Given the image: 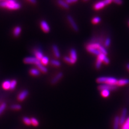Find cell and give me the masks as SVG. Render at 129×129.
Segmentation results:
<instances>
[{"label": "cell", "mask_w": 129, "mask_h": 129, "mask_svg": "<svg viewBox=\"0 0 129 129\" xmlns=\"http://www.w3.org/2000/svg\"><path fill=\"white\" fill-rule=\"evenodd\" d=\"M126 67H127V68L128 69V70L129 71V63H127L126 64Z\"/></svg>", "instance_id": "42"}, {"label": "cell", "mask_w": 129, "mask_h": 129, "mask_svg": "<svg viewBox=\"0 0 129 129\" xmlns=\"http://www.w3.org/2000/svg\"><path fill=\"white\" fill-rule=\"evenodd\" d=\"M30 74L34 76H37L40 74V71L38 69V68H32L29 71Z\"/></svg>", "instance_id": "16"}, {"label": "cell", "mask_w": 129, "mask_h": 129, "mask_svg": "<svg viewBox=\"0 0 129 129\" xmlns=\"http://www.w3.org/2000/svg\"><path fill=\"white\" fill-rule=\"evenodd\" d=\"M34 54L35 55V57L36 58H37L39 60H41L42 58L44 56L43 53L42 52V50L37 49V50H35L34 51Z\"/></svg>", "instance_id": "13"}, {"label": "cell", "mask_w": 129, "mask_h": 129, "mask_svg": "<svg viewBox=\"0 0 129 129\" xmlns=\"http://www.w3.org/2000/svg\"><path fill=\"white\" fill-rule=\"evenodd\" d=\"M96 82L98 83H105L110 84H115L117 85L118 80L114 77H105V76H102L99 77L96 79Z\"/></svg>", "instance_id": "2"}, {"label": "cell", "mask_w": 129, "mask_h": 129, "mask_svg": "<svg viewBox=\"0 0 129 129\" xmlns=\"http://www.w3.org/2000/svg\"><path fill=\"white\" fill-rule=\"evenodd\" d=\"M111 44V39L110 37H108L106 40H105L104 43V45L105 47H109Z\"/></svg>", "instance_id": "34"}, {"label": "cell", "mask_w": 129, "mask_h": 129, "mask_svg": "<svg viewBox=\"0 0 129 129\" xmlns=\"http://www.w3.org/2000/svg\"><path fill=\"white\" fill-rule=\"evenodd\" d=\"M129 83V80L128 79H121L119 80H118L117 83V85L118 86H122L124 85H126V84Z\"/></svg>", "instance_id": "21"}, {"label": "cell", "mask_w": 129, "mask_h": 129, "mask_svg": "<svg viewBox=\"0 0 129 129\" xmlns=\"http://www.w3.org/2000/svg\"><path fill=\"white\" fill-rule=\"evenodd\" d=\"M112 2H114L115 3L117 4L118 5H122L123 3V0H112Z\"/></svg>", "instance_id": "36"}, {"label": "cell", "mask_w": 129, "mask_h": 129, "mask_svg": "<svg viewBox=\"0 0 129 129\" xmlns=\"http://www.w3.org/2000/svg\"><path fill=\"white\" fill-rule=\"evenodd\" d=\"M103 62H104V63H105L106 64H109V63H110V60H109V58L107 57V56H106V57L104 58V59Z\"/></svg>", "instance_id": "40"}, {"label": "cell", "mask_w": 129, "mask_h": 129, "mask_svg": "<svg viewBox=\"0 0 129 129\" xmlns=\"http://www.w3.org/2000/svg\"><path fill=\"white\" fill-rule=\"evenodd\" d=\"M36 66H37V67H38V69L40 72L44 73H47L48 72L47 68L45 67V66H44V65H43V64H42L41 62L39 63Z\"/></svg>", "instance_id": "19"}, {"label": "cell", "mask_w": 129, "mask_h": 129, "mask_svg": "<svg viewBox=\"0 0 129 129\" xmlns=\"http://www.w3.org/2000/svg\"><path fill=\"white\" fill-rule=\"evenodd\" d=\"M6 1V0H0V1Z\"/></svg>", "instance_id": "43"}, {"label": "cell", "mask_w": 129, "mask_h": 129, "mask_svg": "<svg viewBox=\"0 0 129 129\" xmlns=\"http://www.w3.org/2000/svg\"><path fill=\"white\" fill-rule=\"evenodd\" d=\"M31 124L35 126H37L39 123L38 120L34 117H32L31 118Z\"/></svg>", "instance_id": "32"}, {"label": "cell", "mask_w": 129, "mask_h": 129, "mask_svg": "<svg viewBox=\"0 0 129 129\" xmlns=\"http://www.w3.org/2000/svg\"><path fill=\"white\" fill-rule=\"evenodd\" d=\"M40 24L42 30L44 32H45V33H48V32H49L50 31V27L46 21H44V20H43V21L40 22Z\"/></svg>", "instance_id": "7"}, {"label": "cell", "mask_w": 129, "mask_h": 129, "mask_svg": "<svg viewBox=\"0 0 129 129\" xmlns=\"http://www.w3.org/2000/svg\"><path fill=\"white\" fill-rule=\"evenodd\" d=\"M63 76V73L62 72H60L59 73L56 75L55 77L51 80V83L52 84H55L57 83L61 79Z\"/></svg>", "instance_id": "10"}, {"label": "cell", "mask_w": 129, "mask_h": 129, "mask_svg": "<svg viewBox=\"0 0 129 129\" xmlns=\"http://www.w3.org/2000/svg\"><path fill=\"white\" fill-rule=\"evenodd\" d=\"M101 18L100 17H99V16H96V17H95L92 19L91 22L93 24H96L99 23L101 22Z\"/></svg>", "instance_id": "33"}, {"label": "cell", "mask_w": 129, "mask_h": 129, "mask_svg": "<svg viewBox=\"0 0 129 129\" xmlns=\"http://www.w3.org/2000/svg\"><path fill=\"white\" fill-rule=\"evenodd\" d=\"M23 62L25 64H34L37 65L40 62V60L34 56H27L24 59Z\"/></svg>", "instance_id": "4"}, {"label": "cell", "mask_w": 129, "mask_h": 129, "mask_svg": "<svg viewBox=\"0 0 129 129\" xmlns=\"http://www.w3.org/2000/svg\"><path fill=\"white\" fill-rule=\"evenodd\" d=\"M126 114H127V109L126 108H124L122 110V114H121V116L120 117V125H123L125 121Z\"/></svg>", "instance_id": "9"}, {"label": "cell", "mask_w": 129, "mask_h": 129, "mask_svg": "<svg viewBox=\"0 0 129 129\" xmlns=\"http://www.w3.org/2000/svg\"><path fill=\"white\" fill-rule=\"evenodd\" d=\"M7 108V104L5 102L2 103L1 105H0V116H1L3 112L6 110Z\"/></svg>", "instance_id": "27"}, {"label": "cell", "mask_w": 129, "mask_h": 129, "mask_svg": "<svg viewBox=\"0 0 129 129\" xmlns=\"http://www.w3.org/2000/svg\"><path fill=\"white\" fill-rule=\"evenodd\" d=\"M106 6H107V5L106 2H105L104 0H103V1H100L98 3H95L94 5V9L96 10H101Z\"/></svg>", "instance_id": "8"}, {"label": "cell", "mask_w": 129, "mask_h": 129, "mask_svg": "<svg viewBox=\"0 0 129 129\" xmlns=\"http://www.w3.org/2000/svg\"><path fill=\"white\" fill-rule=\"evenodd\" d=\"M101 95L104 98H108L110 95V90L104 89L101 91Z\"/></svg>", "instance_id": "26"}, {"label": "cell", "mask_w": 129, "mask_h": 129, "mask_svg": "<svg viewBox=\"0 0 129 129\" xmlns=\"http://www.w3.org/2000/svg\"><path fill=\"white\" fill-rule=\"evenodd\" d=\"M22 32V28L21 26H16L13 31V35L14 37H17L20 35Z\"/></svg>", "instance_id": "15"}, {"label": "cell", "mask_w": 129, "mask_h": 129, "mask_svg": "<svg viewBox=\"0 0 129 129\" xmlns=\"http://www.w3.org/2000/svg\"><path fill=\"white\" fill-rule=\"evenodd\" d=\"M23 122H24V123L26 125H30L31 124V119L27 117H24L23 118Z\"/></svg>", "instance_id": "25"}, {"label": "cell", "mask_w": 129, "mask_h": 129, "mask_svg": "<svg viewBox=\"0 0 129 129\" xmlns=\"http://www.w3.org/2000/svg\"><path fill=\"white\" fill-rule=\"evenodd\" d=\"M0 7L9 10H18L21 8V5L15 0H6L0 1Z\"/></svg>", "instance_id": "1"}, {"label": "cell", "mask_w": 129, "mask_h": 129, "mask_svg": "<svg viewBox=\"0 0 129 129\" xmlns=\"http://www.w3.org/2000/svg\"><path fill=\"white\" fill-rule=\"evenodd\" d=\"M65 1L68 4V5H70V4L75 3L76 2H78V0H66Z\"/></svg>", "instance_id": "39"}, {"label": "cell", "mask_w": 129, "mask_h": 129, "mask_svg": "<svg viewBox=\"0 0 129 129\" xmlns=\"http://www.w3.org/2000/svg\"><path fill=\"white\" fill-rule=\"evenodd\" d=\"M52 50H53V53L55 57L56 58H59L60 57V53L58 46L54 44V45H52Z\"/></svg>", "instance_id": "12"}, {"label": "cell", "mask_w": 129, "mask_h": 129, "mask_svg": "<svg viewBox=\"0 0 129 129\" xmlns=\"http://www.w3.org/2000/svg\"><path fill=\"white\" fill-rule=\"evenodd\" d=\"M28 95H29V91L26 89L23 90L18 94L17 96V100L19 101L22 102L27 98Z\"/></svg>", "instance_id": "6"}, {"label": "cell", "mask_w": 129, "mask_h": 129, "mask_svg": "<svg viewBox=\"0 0 129 129\" xmlns=\"http://www.w3.org/2000/svg\"><path fill=\"white\" fill-rule=\"evenodd\" d=\"M57 3H58V5L62 7V8H64L66 9H68L70 8V5L66 2L64 1L63 0H58Z\"/></svg>", "instance_id": "17"}, {"label": "cell", "mask_w": 129, "mask_h": 129, "mask_svg": "<svg viewBox=\"0 0 129 129\" xmlns=\"http://www.w3.org/2000/svg\"><path fill=\"white\" fill-rule=\"evenodd\" d=\"M119 125H120V118L118 116H116L115 117V119H114L113 128L118 129Z\"/></svg>", "instance_id": "20"}, {"label": "cell", "mask_w": 129, "mask_h": 129, "mask_svg": "<svg viewBox=\"0 0 129 129\" xmlns=\"http://www.w3.org/2000/svg\"><path fill=\"white\" fill-rule=\"evenodd\" d=\"M117 85H115V84H110L108 83H105L101 84L99 86L98 89L100 90H103L104 89H107L109 90H114L117 89Z\"/></svg>", "instance_id": "3"}, {"label": "cell", "mask_w": 129, "mask_h": 129, "mask_svg": "<svg viewBox=\"0 0 129 129\" xmlns=\"http://www.w3.org/2000/svg\"><path fill=\"white\" fill-rule=\"evenodd\" d=\"M10 109L12 110H20L22 109V106L20 104H13L11 105L10 106Z\"/></svg>", "instance_id": "24"}, {"label": "cell", "mask_w": 129, "mask_h": 129, "mask_svg": "<svg viewBox=\"0 0 129 129\" xmlns=\"http://www.w3.org/2000/svg\"><path fill=\"white\" fill-rule=\"evenodd\" d=\"M17 81H16V80H13L11 81V85H10V89L11 90H14L16 87V85H17Z\"/></svg>", "instance_id": "29"}, {"label": "cell", "mask_w": 129, "mask_h": 129, "mask_svg": "<svg viewBox=\"0 0 129 129\" xmlns=\"http://www.w3.org/2000/svg\"><path fill=\"white\" fill-rule=\"evenodd\" d=\"M86 50L88 52H89V53L93 54L96 55H99L101 54V52L99 50V49H96V48H88L86 47Z\"/></svg>", "instance_id": "18"}, {"label": "cell", "mask_w": 129, "mask_h": 129, "mask_svg": "<svg viewBox=\"0 0 129 129\" xmlns=\"http://www.w3.org/2000/svg\"><path fill=\"white\" fill-rule=\"evenodd\" d=\"M70 58L73 60L74 61H76L78 59V56H77V53H76V50L74 49V48H72L70 50Z\"/></svg>", "instance_id": "14"}, {"label": "cell", "mask_w": 129, "mask_h": 129, "mask_svg": "<svg viewBox=\"0 0 129 129\" xmlns=\"http://www.w3.org/2000/svg\"><path fill=\"white\" fill-rule=\"evenodd\" d=\"M67 19L68 20V21L69 22L71 27H72V29H73L75 32H78L79 30V27L77 24H76L73 18L72 17V16H71V15H68L67 16Z\"/></svg>", "instance_id": "5"}, {"label": "cell", "mask_w": 129, "mask_h": 129, "mask_svg": "<svg viewBox=\"0 0 129 129\" xmlns=\"http://www.w3.org/2000/svg\"><path fill=\"white\" fill-rule=\"evenodd\" d=\"M101 46V45L99 43H91L88 44V45H87L86 47L88 48H96V49H99V47Z\"/></svg>", "instance_id": "22"}, {"label": "cell", "mask_w": 129, "mask_h": 129, "mask_svg": "<svg viewBox=\"0 0 129 129\" xmlns=\"http://www.w3.org/2000/svg\"><path fill=\"white\" fill-rule=\"evenodd\" d=\"M99 50L101 52V53L103 54L106 55H108V52H107V50L106 49V48H105L104 47L101 45V46L99 48Z\"/></svg>", "instance_id": "30"}, {"label": "cell", "mask_w": 129, "mask_h": 129, "mask_svg": "<svg viewBox=\"0 0 129 129\" xmlns=\"http://www.w3.org/2000/svg\"><path fill=\"white\" fill-rule=\"evenodd\" d=\"M123 129H129V118L126 120V122L124 125Z\"/></svg>", "instance_id": "38"}, {"label": "cell", "mask_w": 129, "mask_h": 129, "mask_svg": "<svg viewBox=\"0 0 129 129\" xmlns=\"http://www.w3.org/2000/svg\"><path fill=\"white\" fill-rule=\"evenodd\" d=\"M63 59L66 62L71 64H74L76 62L73 60H72L70 57H69V56H64Z\"/></svg>", "instance_id": "31"}, {"label": "cell", "mask_w": 129, "mask_h": 129, "mask_svg": "<svg viewBox=\"0 0 129 129\" xmlns=\"http://www.w3.org/2000/svg\"><path fill=\"white\" fill-rule=\"evenodd\" d=\"M51 63L52 65L55 67H60L61 66V63L57 60H52L51 61Z\"/></svg>", "instance_id": "28"}, {"label": "cell", "mask_w": 129, "mask_h": 129, "mask_svg": "<svg viewBox=\"0 0 129 129\" xmlns=\"http://www.w3.org/2000/svg\"><path fill=\"white\" fill-rule=\"evenodd\" d=\"M27 1H29L32 4H34V5L37 3V0H27Z\"/></svg>", "instance_id": "41"}, {"label": "cell", "mask_w": 129, "mask_h": 129, "mask_svg": "<svg viewBox=\"0 0 129 129\" xmlns=\"http://www.w3.org/2000/svg\"><path fill=\"white\" fill-rule=\"evenodd\" d=\"M102 63V61H101V60L99 59H97V61L96 62V64H95V67L96 68V69H98V70L100 69L101 67Z\"/></svg>", "instance_id": "35"}, {"label": "cell", "mask_w": 129, "mask_h": 129, "mask_svg": "<svg viewBox=\"0 0 129 129\" xmlns=\"http://www.w3.org/2000/svg\"><path fill=\"white\" fill-rule=\"evenodd\" d=\"M106 56H107V55H104V54H103L101 53L100 55H98V59H99L101 60V61L103 62V60H104V58H106Z\"/></svg>", "instance_id": "37"}, {"label": "cell", "mask_w": 129, "mask_h": 129, "mask_svg": "<svg viewBox=\"0 0 129 129\" xmlns=\"http://www.w3.org/2000/svg\"><path fill=\"white\" fill-rule=\"evenodd\" d=\"M10 85H11V81L10 80H5L3 81L2 84V87L6 90H8L10 89Z\"/></svg>", "instance_id": "11"}, {"label": "cell", "mask_w": 129, "mask_h": 129, "mask_svg": "<svg viewBox=\"0 0 129 129\" xmlns=\"http://www.w3.org/2000/svg\"><path fill=\"white\" fill-rule=\"evenodd\" d=\"M40 62L44 66H46L49 63V59L46 56H44L42 59L40 60Z\"/></svg>", "instance_id": "23"}, {"label": "cell", "mask_w": 129, "mask_h": 129, "mask_svg": "<svg viewBox=\"0 0 129 129\" xmlns=\"http://www.w3.org/2000/svg\"><path fill=\"white\" fill-rule=\"evenodd\" d=\"M84 1H88V0H83Z\"/></svg>", "instance_id": "44"}, {"label": "cell", "mask_w": 129, "mask_h": 129, "mask_svg": "<svg viewBox=\"0 0 129 129\" xmlns=\"http://www.w3.org/2000/svg\"><path fill=\"white\" fill-rule=\"evenodd\" d=\"M128 25H129V21H128Z\"/></svg>", "instance_id": "45"}]
</instances>
